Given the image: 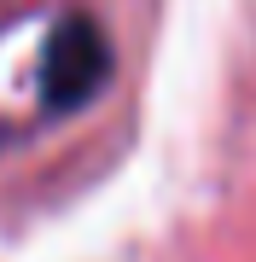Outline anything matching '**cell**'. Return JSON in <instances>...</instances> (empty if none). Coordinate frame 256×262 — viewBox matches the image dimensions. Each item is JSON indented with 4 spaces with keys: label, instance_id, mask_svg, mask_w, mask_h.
<instances>
[{
    "label": "cell",
    "instance_id": "cell-1",
    "mask_svg": "<svg viewBox=\"0 0 256 262\" xmlns=\"http://www.w3.org/2000/svg\"><path fill=\"white\" fill-rule=\"evenodd\" d=\"M105 76H111V41H105V29L87 12L58 18L53 35H47V53H41V99H47V111L64 117L76 105H87L105 88Z\"/></svg>",
    "mask_w": 256,
    "mask_h": 262
}]
</instances>
